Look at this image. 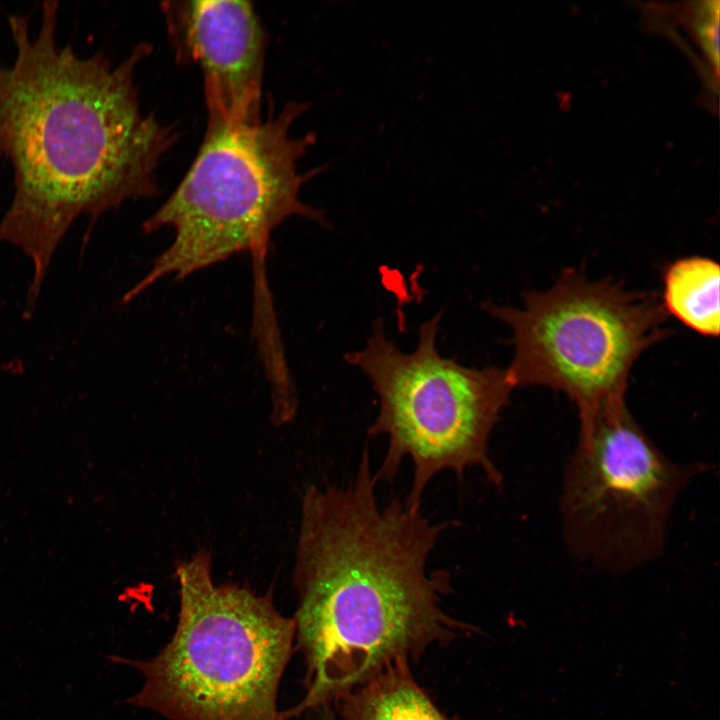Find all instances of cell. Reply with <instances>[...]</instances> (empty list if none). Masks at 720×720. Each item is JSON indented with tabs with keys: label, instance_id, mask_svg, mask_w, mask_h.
<instances>
[{
	"label": "cell",
	"instance_id": "7a4b0ae2",
	"mask_svg": "<svg viewBox=\"0 0 720 720\" xmlns=\"http://www.w3.org/2000/svg\"><path fill=\"white\" fill-rule=\"evenodd\" d=\"M369 451L346 486L304 492L293 583L295 639L307 692L284 720L325 704L464 626L440 606L450 591L428 558L449 523H432L395 498L378 502Z\"/></svg>",
	"mask_w": 720,
	"mask_h": 720
},
{
	"label": "cell",
	"instance_id": "30bf717a",
	"mask_svg": "<svg viewBox=\"0 0 720 720\" xmlns=\"http://www.w3.org/2000/svg\"><path fill=\"white\" fill-rule=\"evenodd\" d=\"M720 269L711 258L691 256L670 263L663 273V308L699 334L717 337Z\"/></svg>",
	"mask_w": 720,
	"mask_h": 720
},
{
	"label": "cell",
	"instance_id": "6da1fadb",
	"mask_svg": "<svg viewBox=\"0 0 720 720\" xmlns=\"http://www.w3.org/2000/svg\"><path fill=\"white\" fill-rule=\"evenodd\" d=\"M58 3L42 4L40 26L8 17L16 55L0 65V164L14 193L0 219V245L21 250L33 275L32 315L51 259L71 225L158 193L156 171L177 141L173 126L141 110L135 70L150 51L137 45L115 65L102 52L82 57L57 41Z\"/></svg>",
	"mask_w": 720,
	"mask_h": 720
},
{
	"label": "cell",
	"instance_id": "ba28073f",
	"mask_svg": "<svg viewBox=\"0 0 720 720\" xmlns=\"http://www.w3.org/2000/svg\"><path fill=\"white\" fill-rule=\"evenodd\" d=\"M178 62L197 64L203 76L207 122L259 117L266 33L248 1L161 3Z\"/></svg>",
	"mask_w": 720,
	"mask_h": 720
},
{
	"label": "cell",
	"instance_id": "3957f363",
	"mask_svg": "<svg viewBox=\"0 0 720 720\" xmlns=\"http://www.w3.org/2000/svg\"><path fill=\"white\" fill-rule=\"evenodd\" d=\"M310 106L293 101L275 112L270 103L265 117L207 122L188 171L142 225L145 234L172 229V242L124 294L123 303L165 277L180 280L239 253H265L271 234L292 217L330 226L321 209L300 198L302 186L330 166L299 171L298 162L316 135L295 137L291 128Z\"/></svg>",
	"mask_w": 720,
	"mask_h": 720
},
{
	"label": "cell",
	"instance_id": "8fae6325",
	"mask_svg": "<svg viewBox=\"0 0 720 720\" xmlns=\"http://www.w3.org/2000/svg\"><path fill=\"white\" fill-rule=\"evenodd\" d=\"M695 16V31L697 32V37L704 48L705 54L717 68L719 62L718 1L700 2L695 9Z\"/></svg>",
	"mask_w": 720,
	"mask_h": 720
},
{
	"label": "cell",
	"instance_id": "5b68a950",
	"mask_svg": "<svg viewBox=\"0 0 720 720\" xmlns=\"http://www.w3.org/2000/svg\"><path fill=\"white\" fill-rule=\"evenodd\" d=\"M440 318L437 313L420 326L410 353L387 338L379 319L366 346L345 355L369 377L378 398L368 434L388 439L374 477L392 482L409 457L414 472L405 503L414 509H420L428 482L444 470L461 480L466 469L478 467L496 488L503 482L490 457L489 438L514 387L505 369L471 368L443 357L436 347Z\"/></svg>",
	"mask_w": 720,
	"mask_h": 720
},
{
	"label": "cell",
	"instance_id": "52a82bcc",
	"mask_svg": "<svg viewBox=\"0 0 720 720\" xmlns=\"http://www.w3.org/2000/svg\"><path fill=\"white\" fill-rule=\"evenodd\" d=\"M709 469L665 455L626 403L600 410L580 423L564 470L560 517L569 552L609 573L657 559L678 497Z\"/></svg>",
	"mask_w": 720,
	"mask_h": 720
},
{
	"label": "cell",
	"instance_id": "277c9868",
	"mask_svg": "<svg viewBox=\"0 0 720 720\" xmlns=\"http://www.w3.org/2000/svg\"><path fill=\"white\" fill-rule=\"evenodd\" d=\"M177 580L179 613L168 644L148 660L111 657L143 676L128 703L168 720H282L277 697L294 619L270 594L216 583L205 549L178 564Z\"/></svg>",
	"mask_w": 720,
	"mask_h": 720
},
{
	"label": "cell",
	"instance_id": "8992f818",
	"mask_svg": "<svg viewBox=\"0 0 720 720\" xmlns=\"http://www.w3.org/2000/svg\"><path fill=\"white\" fill-rule=\"evenodd\" d=\"M483 309L512 332L514 355L505 370L513 387L565 393L579 423L625 403L633 364L669 333L657 294L570 268L551 288L526 293L521 308L486 303Z\"/></svg>",
	"mask_w": 720,
	"mask_h": 720
},
{
	"label": "cell",
	"instance_id": "9c48e42d",
	"mask_svg": "<svg viewBox=\"0 0 720 720\" xmlns=\"http://www.w3.org/2000/svg\"><path fill=\"white\" fill-rule=\"evenodd\" d=\"M336 699L344 720H453L416 683L407 661L387 667Z\"/></svg>",
	"mask_w": 720,
	"mask_h": 720
}]
</instances>
